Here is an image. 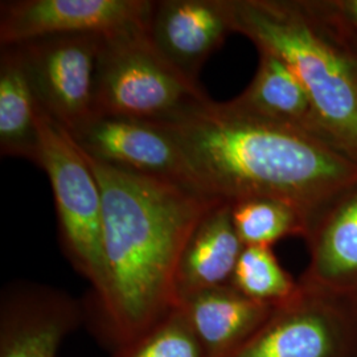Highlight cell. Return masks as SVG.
<instances>
[{
    "label": "cell",
    "instance_id": "cell-9",
    "mask_svg": "<svg viewBox=\"0 0 357 357\" xmlns=\"http://www.w3.org/2000/svg\"><path fill=\"white\" fill-rule=\"evenodd\" d=\"M69 135L82 153L105 165L195 190L176 142L156 122L97 114Z\"/></svg>",
    "mask_w": 357,
    "mask_h": 357
},
{
    "label": "cell",
    "instance_id": "cell-18",
    "mask_svg": "<svg viewBox=\"0 0 357 357\" xmlns=\"http://www.w3.org/2000/svg\"><path fill=\"white\" fill-rule=\"evenodd\" d=\"M230 284L245 296L271 306L287 301L299 287L271 248L265 246H245Z\"/></svg>",
    "mask_w": 357,
    "mask_h": 357
},
{
    "label": "cell",
    "instance_id": "cell-8",
    "mask_svg": "<svg viewBox=\"0 0 357 357\" xmlns=\"http://www.w3.org/2000/svg\"><path fill=\"white\" fill-rule=\"evenodd\" d=\"M153 0H7L0 3V45L64 35L113 38L147 28Z\"/></svg>",
    "mask_w": 357,
    "mask_h": 357
},
{
    "label": "cell",
    "instance_id": "cell-17",
    "mask_svg": "<svg viewBox=\"0 0 357 357\" xmlns=\"http://www.w3.org/2000/svg\"><path fill=\"white\" fill-rule=\"evenodd\" d=\"M231 220L243 246L273 245L286 237L306 238L310 221L293 205L274 199H250L231 204Z\"/></svg>",
    "mask_w": 357,
    "mask_h": 357
},
{
    "label": "cell",
    "instance_id": "cell-4",
    "mask_svg": "<svg viewBox=\"0 0 357 357\" xmlns=\"http://www.w3.org/2000/svg\"><path fill=\"white\" fill-rule=\"evenodd\" d=\"M38 166L50 178L66 258L98 294L105 282L102 195L85 155L38 103Z\"/></svg>",
    "mask_w": 357,
    "mask_h": 357
},
{
    "label": "cell",
    "instance_id": "cell-7",
    "mask_svg": "<svg viewBox=\"0 0 357 357\" xmlns=\"http://www.w3.org/2000/svg\"><path fill=\"white\" fill-rule=\"evenodd\" d=\"M105 38L64 35L16 47L40 106L73 134L97 115L96 79Z\"/></svg>",
    "mask_w": 357,
    "mask_h": 357
},
{
    "label": "cell",
    "instance_id": "cell-20",
    "mask_svg": "<svg viewBox=\"0 0 357 357\" xmlns=\"http://www.w3.org/2000/svg\"><path fill=\"white\" fill-rule=\"evenodd\" d=\"M323 7L347 36H357V0L331 1Z\"/></svg>",
    "mask_w": 357,
    "mask_h": 357
},
{
    "label": "cell",
    "instance_id": "cell-11",
    "mask_svg": "<svg viewBox=\"0 0 357 357\" xmlns=\"http://www.w3.org/2000/svg\"><path fill=\"white\" fill-rule=\"evenodd\" d=\"M229 32V0L155 1L146 29L153 50L193 84Z\"/></svg>",
    "mask_w": 357,
    "mask_h": 357
},
{
    "label": "cell",
    "instance_id": "cell-19",
    "mask_svg": "<svg viewBox=\"0 0 357 357\" xmlns=\"http://www.w3.org/2000/svg\"><path fill=\"white\" fill-rule=\"evenodd\" d=\"M113 357H206L188 320L176 308L166 319Z\"/></svg>",
    "mask_w": 357,
    "mask_h": 357
},
{
    "label": "cell",
    "instance_id": "cell-6",
    "mask_svg": "<svg viewBox=\"0 0 357 357\" xmlns=\"http://www.w3.org/2000/svg\"><path fill=\"white\" fill-rule=\"evenodd\" d=\"M228 357H357V303L301 282Z\"/></svg>",
    "mask_w": 357,
    "mask_h": 357
},
{
    "label": "cell",
    "instance_id": "cell-3",
    "mask_svg": "<svg viewBox=\"0 0 357 357\" xmlns=\"http://www.w3.org/2000/svg\"><path fill=\"white\" fill-rule=\"evenodd\" d=\"M231 31L287 65L332 143L357 162V53L317 3L229 0Z\"/></svg>",
    "mask_w": 357,
    "mask_h": 357
},
{
    "label": "cell",
    "instance_id": "cell-1",
    "mask_svg": "<svg viewBox=\"0 0 357 357\" xmlns=\"http://www.w3.org/2000/svg\"><path fill=\"white\" fill-rule=\"evenodd\" d=\"M176 142L192 185L229 204L274 199L311 222L357 184V162L305 130L208 97L155 121ZM308 234V233H307Z\"/></svg>",
    "mask_w": 357,
    "mask_h": 357
},
{
    "label": "cell",
    "instance_id": "cell-14",
    "mask_svg": "<svg viewBox=\"0 0 357 357\" xmlns=\"http://www.w3.org/2000/svg\"><path fill=\"white\" fill-rule=\"evenodd\" d=\"M245 249L234 229L231 204L217 202L193 230L178 271V303L193 294L230 284Z\"/></svg>",
    "mask_w": 357,
    "mask_h": 357
},
{
    "label": "cell",
    "instance_id": "cell-5",
    "mask_svg": "<svg viewBox=\"0 0 357 357\" xmlns=\"http://www.w3.org/2000/svg\"><path fill=\"white\" fill-rule=\"evenodd\" d=\"M147 28L105 38L96 79L97 114L162 121L206 98L150 44Z\"/></svg>",
    "mask_w": 357,
    "mask_h": 357
},
{
    "label": "cell",
    "instance_id": "cell-15",
    "mask_svg": "<svg viewBox=\"0 0 357 357\" xmlns=\"http://www.w3.org/2000/svg\"><path fill=\"white\" fill-rule=\"evenodd\" d=\"M231 101L253 114L305 130L333 144L302 82L287 65L270 53L259 52L253 81Z\"/></svg>",
    "mask_w": 357,
    "mask_h": 357
},
{
    "label": "cell",
    "instance_id": "cell-16",
    "mask_svg": "<svg viewBox=\"0 0 357 357\" xmlns=\"http://www.w3.org/2000/svg\"><path fill=\"white\" fill-rule=\"evenodd\" d=\"M0 153L38 166V101L16 47L0 51Z\"/></svg>",
    "mask_w": 357,
    "mask_h": 357
},
{
    "label": "cell",
    "instance_id": "cell-13",
    "mask_svg": "<svg viewBox=\"0 0 357 357\" xmlns=\"http://www.w3.org/2000/svg\"><path fill=\"white\" fill-rule=\"evenodd\" d=\"M178 308L206 357H228L268 319L274 306L253 301L225 284L187 296Z\"/></svg>",
    "mask_w": 357,
    "mask_h": 357
},
{
    "label": "cell",
    "instance_id": "cell-10",
    "mask_svg": "<svg viewBox=\"0 0 357 357\" xmlns=\"http://www.w3.org/2000/svg\"><path fill=\"white\" fill-rule=\"evenodd\" d=\"M82 318L69 294L31 282L10 283L0 299V357H57Z\"/></svg>",
    "mask_w": 357,
    "mask_h": 357
},
{
    "label": "cell",
    "instance_id": "cell-12",
    "mask_svg": "<svg viewBox=\"0 0 357 357\" xmlns=\"http://www.w3.org/2000/svg\"><path fill=\"white\" fill-rule=\"evenodd\" d=\"M305 240L310 261L299 282L357 303V184L315 217Z\"/></svg>",
    "mask_w": 357,
    "mask_h": 357
},
{
    "label": "cell",
    "instance_id": "cell-2",
    "mask_svg": "<svg viewBox=\"0 0 357 357\" xmlns=\"http://www.w3.org/2000/svg\"><path fill=\"white\" fill-rule=\"evenodd\" d=\"M82 153L102 195L105 282L90 302L97 332L115 352L178 308L184 249L200 220L221 200Z\"/></svg>",
    "mask_w": 357,
    "mask_h": 357
}]
</instances>
